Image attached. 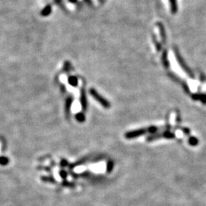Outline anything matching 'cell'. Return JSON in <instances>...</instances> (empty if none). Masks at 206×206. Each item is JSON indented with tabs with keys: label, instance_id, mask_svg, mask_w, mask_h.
<instances>
[{
	"label": "cell",
	"instance_id": "cell-4",
	"mask_svg": "<svg viewBox=\"0 0 206 206\" xmlns=\"http://www.w3.org/2000/svg\"><path fill=\"white\" fill-rule=\"evenodd\" d=\"M9 163V160L6 157H0V165L6 166Z\"/></svg>",
	"mask_w": 206,
	"mask_h": 206
},
{
	"label": "cell",
	"instance_id": "cell-2",
	"mask_svg": "<svg viewBox=\"0 0 206 206\" xmlns=\"http://www.w3.org/2000/svg\"><path fill=\"white\" fill-rule=\"evenodd\" d=\"M170 6H171V11L172 13H176L177 11V4H176V0H170Z\"/></svg>",
	"mask_w": 206,
	"mask_h": 206
},
{
	"label": "cell",
	"instance_id": "cell-3",
	"mask_svg": "<svg viewBox=\"0 0 206 206\" xmlns=\"http://www.w3.org/2000/svg\"><path fill=\"white\" fill-rule=\"evenodd\" d=\"M93 96H94L95 98H96V99H98V100H99V102H102V105H104L105 106H108V103H107V102H105V100H104V99H103V98H102V97H101V98H100V96H98V95L96 93V92H95V93H93Z\"/></svg>",
	"mask_w": 206,
	"mask_h": 206
},
{
	"label": "cell",
	"instance_id": "cell-1",
	"mask_svg": "<svg viewBox=\"0 0 206 206\" xmlns=\"http://www.w3.org/2000/svg\"><path fill=\"white\" fill-rule=\"evenodd\" d=\"M51 12V6H47L43 8V9L41 11L42 16H48Z\"/></svg>",
	"mask_w": 206,
	"mask_h": 206
},
{
	"label": "cell",
	"instance_id": "cell-5",
	"mask_svg": "<svg viewBox=\"0 0 206 206\" xmlns=\"http://www.w3.org/2000/svg\"><path fill=\"white\" fill-rule=\"evenodd\" d=\"M41 180H43V182H55L53 179H51V178L49 177H45V176H43V177L41 178Z\"/></svg>",
	"mask_w": 206,
	"mask_h": 206
}]
</instances>
